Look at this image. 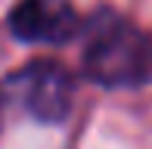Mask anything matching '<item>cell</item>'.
<instances>
[{
    "label": "cell",
    "instance_id": "1",
    "mask_svg": "<svg viewBox=\"0 0 152 149\" xmlns=\"http://www.w3.org/2000/svg\"><path fill=\"white\" fill-rule=\"evenodd\" d=\"M84 74L112 90L152 84V34L118 12H99L84 50Z\"/></svg>",
    "mask_w": 152,
    "mask_h": 149
},
{
    "label": "cell",
    "instance_id": "2",
    "mask_svg": "<svg viewBox=\"0 0 152 149\" xmlns=\"http://www.w3.org/2000/svg\"><path fill=\"white\" fill-rule=\"evenodd\" d=\"M6 90L31 118L56 124L72 112L75 74L56 59H34L6 78Z\"/></svg>",
    "mask_w": 152,
    "mask_h": 149
},
{
    "label": "cell",
    "instance_id": "3",
    "mask_svg": "<svg viewBox=\"0 0 152 149\" xmlns=\"http://www.w3.org/2000/svg\"><path fill=\"white\" fill-rule=\"evenodd\" d=\"M10 28L25 44H65L78 34L81 19L72 0H19Z\"/></svg>",
    "mask_w": 152,
    "mask_h": 149
}]
</instances>
